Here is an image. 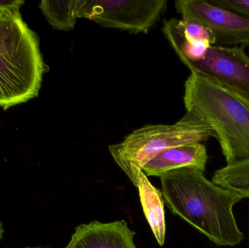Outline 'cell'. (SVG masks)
<instances>
[{"instance_id": "5bb4252c", "label": "cell", "mask_w": 249, "mask_h": 248, "mask_svg": "<svg viewBox=\"0 0 249 248\" xmlns=\"http://www.w3.org/2000/svg\"><path fill=\"white\" fill-rule=\"evenodd\" d=\"M172 20L178 32L185 39L207 41L211 45H216V38L212 32L199 22L187 18L182 20L172 18Z\"/></svg>"}, {"instance_id": "d6986e66", "label": "cell", "mask_w": 249, "mask_h": 248, "mask_svg": "<svg viewBox=\"0 0 249 248\" xmlns=\"http://www.w3.org/2000/svg\"></svg>"}, {"instance_id": "8fae6325", "label": "cell", "mask_w": 249, "mask_h": 248, "mask_svg": "<svg viewBox=\"0 0 249 248\" xmlns=\"http://www.w3.org/2000/svg\"><path fill=\"white\" fill-rule=\"evenodd\" d=\"M162 32L184 65L189 62L200 61L212 46L207 41H189L183 37L174 26L172 19L164 20Z\"/></svg>"}, {"instance_id": "e0dca14e", "label": "cell", "mask_w": 249, "mask_h": 248, "mask_svg": "<svg viewBox=\"0 0 249 248\" xmlns=\"http://www.w3.org/2000/svg\"><path fill=\"white\" fill-rule=\"evenodd\" d=\"M18 14V13H17ZM13 15L16 14H10V13H4V12L0 11V33H1L3 28H4V25L6 24L9 19L10 18L11 16Z\"/></svg>"}, {"instance_id": "9c48e42d", "label": "cell", "mask_w": 249, "mask_h": 248, "mask_svg": "<svg viewBox=\"0 0 249 248\" xmlns=\"http://www.w3.org/2000/svg\"><path fill=\"white\" fill-rule=\"evenodd\" d=\"M208 154L204 144H193L168 149L158 153L142 169L146 176H158L181 168L204 172Z\"/></svg>"}, {"instance_id": "5b68a950", "label": "cell", "mask_w": 249, "mask_h": 248, "mask_svg": "<svg viewBox=\"0 0 249 248\" xmlns=\"http://www.w3.org/2000/svg\"><path fill=\"white\" fill-rule=\"evenodd\" d=\"M167 0H77V18L109 29L146 33L166 11Z\"/></svg>"}, {"instance_id": "2e32d148", "label": "cell", "mask_w": 249, "mask_h": 248, "mask_svg": "<svg viewBox=\"0 0 249 248\" xmlns=\"http://www.w3.org/2000/svg\"><path fill=\"white\" fill-rule=\"evenodd\" d=\"M24 4L22 0H0V11L10 14L20 13V9Z\"/></svg>"}, {"instance_id": "6da1fadb", "label": "cell", "mask_w": 249, "mask_h": 248, "mask_svg": "<svg viewBox=\"0 0 249 248\" xmlns=\"http://www.w3.org/2000/svg\"><path fill=\"white\" fill-rule=\"evenodd\" d=\"M162 198L168 209L219 247H235L244 240L233 207L244 198L208 180L203 172L181 168L160 176Z\"/></svg>"}, {"instance_id": "8992f818", "label": "cell", "mask_w": 249, "mask_h": 248, "mask_svg": "<svg viewBox=\"0 0 249 248\" xmlns=\"http://www.w3.org/2000/svg\"><path fill=\"white\" fill-rule=\"evenodd\" d=\"M175 8L182 18L191 19L209 29L216 46H248L249 20L206 0H178Z\"/></svg>"}, {"instance_id": "ba28073f", "label": "cell", "mask_w": 249, "mask_h": 248, "mask_svg": "<svg viewBox=\"0 0 249 248\" xmlns=\"http://www.w3.org/2000/svg\"><path fill=\"white\" fill-rule=\"evenodd\" d=\"M135 234L124 220L110 223L94 221L76 227L64 248H137L133 241Z\"/></svg>"}, {"instance_id": "4fadbf2b", "label": "cell", "mask_w": 249, "mask_h": 248, "mask_svg": "<svg viewBox=\"0 0 249 248\" xmlns=\"http://www.w3.org/2000/svg\"><path fill=\"white\" fill-rule=\"evenodd\" d=\"M212 182L231 189L243 198H249V159L227 165L215 172Z\"/></svg>"}, {"instance_id": "9a60e30c", "label": "cell", "mask_w": 249, "mask_h": 248, "mask_svg": "<svg viewBox=\"0 0 249 248\" xmlns=\"http://www.w3.org/2000/svg\"><path fill=\"white\" fill-rule=\"evenodd\" d=\"M213 5L226 9L249 20V0H209Z\"/></svg>"}, {"instance_id": "7a4b0ae2", "label": "cell", "mask_w": 249, "mask_h": 248, "mask_svg": "<svg viewBox=\"0 0 249 248\" xmlns=\"http://www.w3.org/2000/svg\"><path fill=\"white\" fill-rule=\"evenodd\" d=\"M186 109L194 106L210 125L227 165L249 159V99L196 71L184 83Z\"/></svg>"}, {"instance_id": "7c38bea8", "label": "cell", "mask_w": 249, "mask_h": 248, "mask_svg": "<svg viewBox=\"0 0 249 248\" xmlns=\"http://www.w3.org/2000/svg\"><path fill=\"white\" fill-rule=\"evenodd\" d=\"M45 18L57 30H73L77 20V0H43L39 3Z\"/></svg>"}, {"instance_id": "277c9868", "label": "cell", "mask_w": 249, "mask_h": 248, "mask_svg": "<svg viewBox=\"0 0 249 248\" xmlns=\"http://www.w3.org/2000/svg\"><path fill=\"white\" fill-rule=\"evenodd\" d=\"M174 125H150L135 130L122 142L109 147V152L133 185L146 163L158 153L187 144H200L216 138L210 125L194 106Z\"/></svg>"}, {"instance_id": "3957f363", "label": "cell", "mask_w": 249, "mask_h": 248, "mask_svg": "<svg viewBox=\"0 0 249 248\" xmlns=\"http://www.w3.org/2000/svg\"><path fill=\"white\" fill-rule=\"evenodd\" d=\"M48 71L37 34L20 13L13 15L0 33V108L36 98Z\"/></svg>"}, {"instance_id": "ac0fdd59", "label": "cell", "mask_w": 249, "mask_h": 248, "mask_svg": "<svg viewBox=\"0 0 249 248\" xmlns=\"http://www.w3.org/2000/svg\"><path fill=\"white\" fill-rule=\"evenodd\" d=\"M4 227H3L2 223L0 221V240L2 238L3 235H4Z\"/></svg>"}, {"instance_id": "30bf717a", "label": "cell", "mask_w": 249, "mask_h": 248, "mask_svg": "<svg viewBox=\"0 0 249 248\" xmlns=\"http://www.w3.org/2000/svg\"><path fill=\"white\" fill-rule=\"evenodd\" d=\"M137 188L141 204L148 224L150 226L158 244L162 246L165 243L166 225L162 193L150 183L143 171L139 175Z\"/></svg>"}, {"instance_id": "52a82bcc", "label": "cell", "mask_w": 249, "mask_h": 248, "mask_svg": "<svg viewBox=\"0 0 249 248\" xmlns=\"http://www.w3.org/2000/svg\"><path fill=\"white\" fill-rule=\"evenodd\" d=\"M185 65L249 99V57L245 47L212 45L200 61Z\"/></svg>"}]
</instances>
